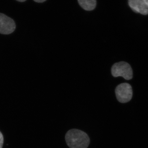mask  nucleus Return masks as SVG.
Instances as JSON below:
<instances>
[{"label":"nucleus","mask_w":148,"mask_h":148,"mask_svg":"<svg viewBox=\"0 0 148 148\" xmlns=\"http://www.w3.org/2000/svg\"><path fill=\"white\" fill-rule=\"evenodd\" d=\"M144 2L146 4L148 7V0H144Z\"/></svg>","instance_id":"9"},{"label":"nucleus","mask_w":148,"mask_h":148,"mask_svg":"<svg viewBox=\"0 0 148 148\" xmlns=\"http://www.w3.org/2000/svg\"><path fill=\"white\" fill-rule=\"evenodd\" d=\"M118 101L121 103H126L132 99V90L130 85L126 83L119 85L115 89Z\"/></svg>","instance_id":"3"},{"label":"nucleus","mask_w":148,"mask_h":148,"mask_svg":"<svg viewBox=\"0 0 148 148\" xmlns=\"http://www.w3.org/2000/svg\"><path fill=\"white\" fill-rule=\"evenodd\" d=\"M112 75L114 77H122L126 80L132 79L133 72L131 66L124 61L114 64L111 69Z\"/></svg>","instance_id":"2"},{"label":"nucleus","mask_w":148,"mask_h":148,"mask_svg":"<svg viewBox=\"0 0 148 148\" xmlns=\"http://www.w3.org/2000/svg\"><path fill=\"white\" fill-rule=\"evenodd\" d=\"M16 24L12 18L0 13V34L8 35L14 32Z\"/></svg>","instance_id":"4"},{"label":"nucleus","mask_w":148,"mask_h":148,"mask_svg":"<svg viewBox=\"0 0 148 148\" xmlns=\"http://www.w3.org/2000/svg\"><path fill=\"white\" fill-rule=\"evenodd\" d=\"M3 141V137L1 132H0V148H2Z\"/></svg>","instance_id":"7"},{"label":"nucleus","mask_w":148,"mask_h":148,"mask_svg":"<svg viewBox=\"0 0 148 148\" xmlns=\"http://www.w3.org/2000/svg\"><path fill=\"white\" fill-rule=\"evenodd\" d=\"M67 145L70 148H87L90 144V139L86 132L79 130H69L66 135Z\"/></svg>","instance_id":"1"},{"label":"nucleus","mask_w":148,"mask_h":148,"mask_svg":"<svg viewBox=\"0 0 148 148\" xmlns=\"http://www.w3.org/2000/svg\"><path fill=\"white\" fill-rule=\"evenodd\" d=\"M80 6L85 10L91 11L96 7V0H78Z\"/></svg>","instance_id":"6"},{"label":"nucleus","mask_w":148,"mask_h":148,"mask_svg":"<svg viewBox=\"0 0 148 148\" xmlns=\"http://www.w3.org/2000/svg\"><path fill=\"white\" fill-rule=\"evenodd\" d=\"M16 1H18V2H24L25 1L27 0H16Z\"/></svg>","instance_id":"10"},{"label":"nucleus","mask_w":148,"mask_h":148,"mask_svg":"<svg viewBox=\"0 0 148 148\" xmlns=\"http://www.w3.org/2000/svg\"><path fill=\"white\" fill-rule=\"evenodd\" d=\"M128 5L136 13L145 15L148 14V7L144 0H128Z\"/></svg>","instance_id":"5"},{"label":"nucleus","mask_w":148,"mask_h":148,"mask_svg":"<svg viewBox=\"0 0 148 148\" xmlns=\"http://www.w3.org/2000/svg\"><path fill=\"white\" fill-rule=\"evenodd\" d=\"M34 1L38 3H41L44 2L46 0H34Z\"/></svg>","instance_id":"8"}]
</instances>
